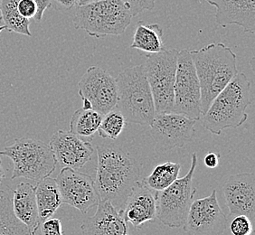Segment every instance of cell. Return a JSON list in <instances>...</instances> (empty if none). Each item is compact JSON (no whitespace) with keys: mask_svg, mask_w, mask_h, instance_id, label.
Instances as JSON below:
<instances>
[{"mask_svg":"<svg viewBox=\"0 0 255 235\" xmlns=\"http://www.w3.org/2000/svg\"><path fill=\"white\" fill-rule=\"evenodd\" d=\"M98 163L94 176L100 200H107L119 211L140 177V169L128 152L116 145H98Z\"/></svg>","mask_w":255,"mask_h":235,"instance_id":"1","label":"cell"},{"mask_svg":"<svg viewBox=\"0 0 255 235\" xmlns=\"http://www.w3.org/2000/svg\"><path fill=\"white\" fill-rule=\"evenodd\" d=\"M189 53L200 84L204 115L216 96L239 73L236 54L223 43L207 44Z\"/></svg>","mask_w":255,"mask_h":235,"instance_id":"2","label":"cell"},{"mask_svg":"<svg viewBox=\"0 0 255 235\" xmlns=\"http://www.w3.org/2000/svg\"><path fill=\"white\" fill-rule=\"evenodd\" d=\"M251 94L250 80L238 73L203 115V127L214 135H221L225 129L242 126L249 117L246 111L252 103Z\"/></svg>","mask_w":255,"mask_h":235,"instance_id":"3","label":"cell"},{"mask_svg":"<svg viewBox=\"0 0 255 235\" xmlns=\"http://www.w3.org/2000/svg\"><path fill=\"white\" fill-rule=\"evenodd\" d=\"M116 84L118 101L115 109L123 114L126 122L149 126L157 113L144 65L123 70L116 78Z\"/></svg>","mask_w":255,"mask_h":235,"instance_id":"4","label":"cell"},{"mask_svg":"<svg viewBox=\"0 0 255 235\" xmlns=\"http://www.w3.org/2000/svg\"><path fill=\"white\" fill-rule=\"evenodd\" d=\"M73 15L74 27L96 38L123 34L132 18L122 0H100L80 5Z\"/></svg>","mask_w":255,"mask_h":235,"instance_id":"5","label":"cell"},{"mask_svg":"<svg viewBox=\"0 0 255 235\" xmlns=\"http://www.w3.org/2000/svg\"><path fill=\"white\" fill-rule=\"evenodd\" d=\"M0 155L13 162L11 179L22 177L38 183L53 174L57 166L49 145L32 137L15 138L12 145L0 151Z\"/></svg>","mask_w":255,"mask_h":235,"instance_id":"6","label":"cell"},{"mask_svg":"<svg viewBox=\"0 0 255 235\" xmlns=\"http://www.w3.org/2000/svg\"><path fill=\"white\" fill-rule=\"evenodd\" d=\"M198 163L196 152L192 153L191 166L187 175L163 191L157 192V218L164 226L181 228L187 220V214L194 201L196 188L193 178Z\"/></svg>","mask_w":255,"mask_h":235,"instance_id":"7","label":"cell"},{"mask_svg":"<svg viewBox=\"0 0 255 235\" xmlns=\"http://www.w3.org/2000/svg\"><path fill=\"white\" fill-rule=\"evenodd\" d=\"M178 52L165 48L159 53L148 54L143 64L157 113H173Z\"/></svg>","mask_w":255,"mask_h":235,"instance_id":"8","label":"cell"},{"mask_svg":"<svg viewBox=\"0 0 255 235\" xmlns=\"http://www.w3.org/2000/svg\"><path fill=\"white\" fill-rule=\"evenodd\" d=\"M173 113L196 120L202 115L201 90L189 50L178 52L174 85Z\"/></svg>","mask_w":255,"mask_h":235,"instance_id":"9","label":"cell"},{"mask_svg":"<svg viewBox=\"0 0 255 235\" xmlns=\"http://www.w3.org/2000/svg\"><path fill=\"white\" fill-rule=\"evenodd\" d=\"M79 95L84 110L105 115L116 107L118 89L116 79L98 66H91L78 83Z\"/></svg>","mask_w":255,"mask_h":235,"instance_id":"10","label":"cell"},{"mask_svg":"<svg viewBox=\"0 0 255 235\" xmlns=\"http://www.w3.org/2000/svg\"><path fill=\"white\" fill-rule=\"evenodd\" d=\"M227 225L228 218L214 189L210 196L193 201L183 229L187 235H222Z\"/></svg>","mask_w":255,"mask_h":235,"instance_id":"11","label":"cell"},{"mask_svg":"<svg viewBox=\"0 0 255 235\" xmlns=\"http://www.w3.org/2000/svg\"><path fill=\"white\" fill-rule=\"evenodd\" d=\"M64 204L74 207L82 214L98 205L100 198L94 176L76 169L63 167L55 178Z\"/></svg>","mask_w":255,"mask_h":235,"instance_id":"12","label":"cell"},{"mask_svg":"<svg viewBox=\"0 0 255 235\" xmlns=\"http://www.w3.org/2000/svg\"><path fill=\"white\" fill-rule=\"evenodd\" d=\"M197 120L178 113H157L149 125L153 140L163 150L183 147L192 139Z\"/></svg>","mask_w":255,"mask_h":235,"instance_id":"13","label":"cell"},{"mask_svg":"<svg viewBox=\"0 0 255 235\" xmlns=\"http://www.w3.org/2000/svg\"><path fill=\"white\" fill-rule=\"evenodd\" d=\"M49 146L58 165L76 170L91 160L94 152L90 141L63 129L53 134Z\"/></svg>","mask_w":255,"mask_h":235,"instance_id":"14","label":"cell"},{"mask_svg":"<svg viewBox=\"0 0 255 235\" xmlns=\"http://www.w3.org/2000/svg\"><path fill=\"white\" fill-rule=\"evenodd\" d=\"M224 196L230 216L255 217V176L253 173L232 175L223 186Z\"/></svg>","mask_w":255,"mask_h":235,"instance_id":"15","label":"cell"},{"mask_svg":"<svg viewBox=\"0 0 255 235\" xmlns=\"http://www.w3.org/2000/svg\"><path fill=\"white\" fill-rule=\"evenodd\" d=\"M156 192L152 191L140 180L133 186L123 209L120 211L124 220L135 228H140L148 222L157 219Z\"/></svg>","mask_w":255,"mask_h":235,"instance_id":"16","label":"cell"},{"mask_svg":"<svg viewBox=\"0 0 255 235\" xmlns=\"http://www.w3.org/2000/svg\"><path fill=\"white\" fill-rule=\"evenodd\" d=\"M82 235H132L121 212L107 200H100L94 216L81 225Z\"/></svg>","mask_w":255,"mask_h":235,"instance_id":"17","label":"cell"},{"mask_svg":"<svg viewBox=\"0 0 255 235\" xmlns=\"http://www.w3.org/2000/svg\"><path fill=\"white\" fill-rule=\"evenodd\" d=\"M216 7V22L222 27L236 25L255 33V0H206Z\"/></svg>","mask_w":255,"mask_h":235,"instance_id":"18","label":"cell"},{"mask_svg":"<svg viewBox=\"0 0 255 235\" xmlns=\"http://www.w3.org/2000/svg\"><path fill=\"white\" fill-rule=\"evenodd\" d=\"M11 204L15 217L25 225L30 235H34L41 223L34 186L28 182L19 183L14 190Z\"/></svg>","mask_w":255,"mask_h":235,"instance_id":"19","label":"cell"},{"mask_svg":"<svg viewBox=\"0 0 255 235\" xmlns=\"http://www.w3.org/2000/svg\"><path fill=\"white\" fill-rule=\"evenodd\" d=\"M34 189L40 222H43L53 217L64 203L54 178L45 177L36 183Z\"/></svg>","mask_w":255,"mask_h":235,"instance_id":"20","label":"cell"},{"mask_svg":"<svg viewBox=\"0 0 255 235\" xmlns=\"http://www.w3.org/2000/svg\"><path fill=\"white\" fill-rule=\"evenodd\" d=\"M132 49L148 54H156L165 49L163 43V30L158 24H147L138 21L133 34Z\"/></svg>","mask_w":255,"mask_h":235,"instance_id":"21","label":"cell"},{"mask_svg":"<svg viewBox=\"0 0 255 235\" xmlns=\"http://www.w3.org/2000/svg\"><path fill=\"white\" fill-rule=\"evenodd\" d=\"M103 115L94 110L79 109L70 120V132L87 141H91L97 132Z\"/></svg>","mask_w":255,"mask_h":235,"instance_id":"22","label":"cell"},{"mask_svg":"<svg viewBox=\"0 0 255 235\" xmlns=\"http://www.w3.org/2000/svg\"><path fill=\"white\" fill-rule=\"evenodd\" d=\"M19 0H0V23L6 30L16 34L31 36L30 20L22 16L18 11Z\"/></svg>","mask_w":255,"mask_h":235,"instance_id":"23","label":"cell"},{"mask_svg":"<svg viewBox=\"0 0 255 235\" xmlns=\"http://www.w3.org/2000/svg\"><path fill=\"white\" fill-rule=\"evenodd\" d=\"M181 166L175 162H166L153 169L149 176L141 179L143 184L152 191L160 192L171 186L178 178Z\"/></svg>","mask_w":255,"mask_h":235,"instance_id":"24","label":"cell"},{"mask_svg":"<svg viewBox=\"0 0 255 235\" xmlns=\"http://www.w3.org/2000/svg\"><path fill=\"white\" fill-rule=\"evenodd\" d=\"M0 235H31L25 225L16 217L9 196L0 190Z\"/></svg>","mask_w":255,"mask_h":235,"instance_id":"25","label":"cell"},{"mask_svg":"<svg viewBox=\"0 0 255 235\" xmlns=\"http://www.w3.org/2000/svg\"><path fill=\"white\" fill-rule=\"evenodd\" d=\"M126 123L123 114L117 109H113L110 113L103 115L97 132L103 138L116 140L123 132Z\"/></svg>","mask_w":255,"mask_h":235,"instance_id":"26","label":"cell"},{"mask_svg":"<svg viewBox=\"0 0 255 235\" xmlns=\"http://www.w3.org/2000/svg\"><path fill=\"white\" fill-rule=\"evenodd\" d=\"M232 235H253V221L246 216H235L230 224Z\"/></svg>","mask_w":255,"mask_h":235,"instance_id":"27","label":"cell"},{"mask_svg":"<svg viewBox=\"0 0 255 235\" xmlns=\"http://www.w3.org/2000/svg\"><path fill=\"white\" fill-rule=\"evenodd\" d=\"M33 235H65L62 222L58 218L51 217L40 223Z\"/></svg>","mask_w":255,"mask_h":235,"instance_id":"28","label":"cell"},{"mask_svg":"<svg viewBox=\"0 0 255 235\" xmlns=\"http://www.w3.org/2000/svg\"><path fill=\"white\" fill-rule=\"evenodd\" d=\"M122 2L127 6L132 17H134L146 10L152 11L156 0H122Z\"/></svg>","mask_w":255,"mask_h":235,"instance_id":"29","label":"cell"},{"mask_svg":"<svg viewBox=\"0 0 255 235\" xmlns=\"http://www.w3.org/2000/svg\"><path fill=\"white\" fill-rule=\"evenodd\" d=\"M18 11L22 16L27 19H34L37 12L36 4L34 0H19L18 1Z\"/></svg>","mask_w":255,"mask_h":235,"instance_id":"30","label":"cell"},{"mask_svg":"<svg viewBox=\"0 0 255 235\" xmlns=\"http://www.w3.org/2000/svg\"><path fill=\"white\" fill-rule=\"evenodd\" d=\"M81 0H51L52 5L64 13H73Z\"/></svg>","mask_w":255,"mask_h":235,"instance_id":"31","label":"cell"},{"mask_svg":"<svg viewBox=\"0 0 255 235\" xmlns=\"http://www.w3.org/2000/svg\"><path fill=\"white\" fill-rule=\"evenodd\" d=\"M34 3L36 4V7H37V12H36V15L34 16V19L37 23H40L44 16L45 10L52 5V2H51V0H34Z\"/></svg>","mask_w":255,"mask_h":235,"instance_id":"32","label":"cell"},{"mask_svg":"<svg viewBox=\"0 0 255 235\" xmlns=\"http://www.w3.org/2000/svg\"><path fill=\"white\" fill-rule=\"evenodd\" d=\"M220 156L215 152H209L204 158V164L208 168H216L219 164Z\"/></svg>","mask_w":255,"mask_h":235,"instance_id":"33","label":"cell"},{"mask_svg":"<svg viewBox=\"0 0 255 235\" xmlns=\"http://www.w3.org/2000/svg\"><path fill=\"white\" fill-rule=\"evenodd\" d=\"M5 175H6V174H5V168L2 166V161H1V158H0V184L4 180Z\"/></svg>","mask_w":255,"mask_h":235,"instance_id":"34","label":"cell"},{"mask_svg":"<svg viewBox=\"0 0 255 235\" xmlns=\"http://www.w3.org/2000/svg\"><path fill=\"white\" fill-rule=\"evenodd\" d=\"M96 1H100V0H81V2H80V5H85V4L93 3V2H96Z\"/></svg>","mask_w":255,"mask_h":235,"instance_id":"35","label":"cell"},{"mask_svg":"<svg viewBox=\"0 0 255 235\" xmlns=\"http://www.w3.org/2000/svg\"><path fill=\"white\" fill-rule=\"evenodd\" d=\"M6 28H5V25H0V34H1V32L3 31V30H5ZM1 43V42H0Z\"/></svg>","mask_w":255,"mask_h":235,"instance_id":"36","label":"cell"},{"mask_svg":"<svg viewBox=\"0 0 255 235\" xmlns=\"http://www.w3.org/2000/svg\"><path fill=\"white\" fill-rule=\"evenodd\" d=\"M80 2H81V1H80Z\"/></svg>","mask_w":255,"mask_h":235,"instance_id":"37","label":"cell"}]
</instances>
